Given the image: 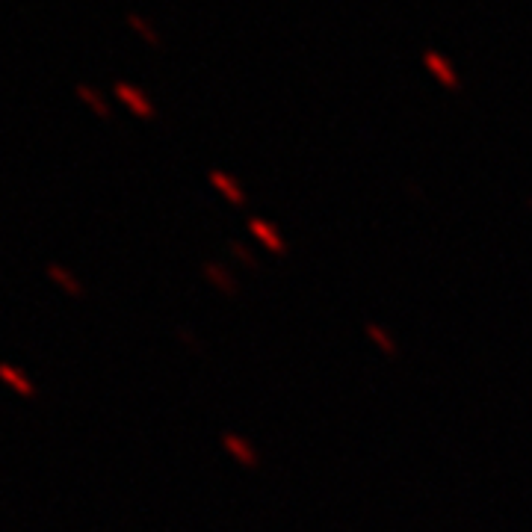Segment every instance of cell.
<instances>
[{
	"instance_id": "obj_2",
	"label": "cell",
	"mask_w": 532,
	"mask_h": 532,
	"mask_svg": "<svg viewBox=\"0 0 532 532\" xmlns=\"http://www.w3.org/2000/svg\"><path fill=\"white\" fill-rule=\"evenodd\" d=\"M113 92H116V98L131 110L133 116H139V119H154V107H151V101L142 95V89H136L131 83L119 80V83L113 86Z\"/></svg>"
},
{
	"instance_id": "obj_1",
	"label": "cell",
	"mask_w": 532,
	"mask_h": 532,
	"mask_svg": "<svg viewBox=\"0 0 532 532\" xmlns=\"http://www.w3.org/2000/svg\"><path fill=\"white\" fill-rule=\"evenodd\" d=\"M423 66H426V71H429L444 89H459V86H462L456 66H453L441 51H423Z\"/></svg>"
},
{
	"instance_id": "obj_3",
	"label": "cell",
	"mask_w": 532,
	"mask_h": 532,
	"mask_svg": "<svg viewBox=\"0 0 532 532\" xmlns=\"http://www.w3.org/2000/svg\"><path fill=\"white\" fill-rule=\"evenodd\" d=\"M0 382L9 388V391H15L18 397H27L33 399L39 391H36V385L18 370V367H12V364H0Z\"/></svg>"
},
{
	"instance_id": "obj_4",
	"label": "cell",
	"mask_w": 532,
	"mask_h": 532,
	"mask_svg": "<svg viewBox=\"0 0 532 532\" xmlns=\"http://www.w3.org/2000/svg\"><path fill=\"white\" fill-rule=\"evenodd\" d=\"M128 27H131L133 33H136V36H139L142 42H148V45L160 48V42H163V39H160L157 27H154V24H148V21H145L142 15H136V12H131V15H128Z\"/></svg>"
},
{
	"instance_id": "obj_5",
	"label": "cell",
	"mask_w": 532,
	"mask_h": 532,
	"mask_svg": "<svg viewBox=\"0 0 532 532\" xmlns=\"http://www.w3.org/2000/svg\"><path fill=\"white\" fill-rule=\"evenodd\" d=\"M77 98H80V101H83V104H86L95 116L110 119V107H107V101H104V98H101L92 86H83V83H80V86H77Z\"/></svg>"
},
{
	"instance_id": "obj_6",
	"label": "cell",
	"mask_w": 532,
	"mask_h": 532,
	"mask_svg": "<svg viewBox=\"0 0 532 532\" xmlns=\"http://www.w3.org/2000/svg\"><path fill=\"white\" fill-rule=\"evenodd\" d=\"M48 275H51V278H54V281L66 290V293H71V296H80V293H83V284H80V281L68 272L66 266L51 264L48 266Z\"/></svg>"
}]
</instances>
